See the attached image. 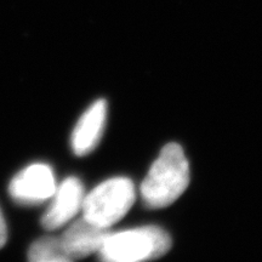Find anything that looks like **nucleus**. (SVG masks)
I'll return each instance as SVG.
<instances>
[{"label": "nucleus", "instance_id": "obj_1", "mask_svg": "<svg viewBox=\"0 0 262 262\" xmlns=\"http://www.w3.org/2000/svg\"><path fill=\"white\" fill-rule=\"evenodd\" d=\"M189 164L178 143H168L160 150L141 183V196L146 206L162 209L178 201L189 185Z\"/></svg>", "mask_w": 262, "mask_h": 262}, {"label": "nucleus", "instance_id": "obj_2", "mask_svg": "<svg viewBox=\"0 0 262 262\" xmlns=\"http://www.w3.org/2000/svg\"><path fill=\"white\" fill-rule=\"evenodd\" d=\"M171 248L169 233L158 226L125 229L108 233L104 238L98 257L108 262H136L158 258Z\"/></svg>", "mask_w": 262, "mask_h": 262}, {"label": "nucleus", "instance_id": "obj_3", "mask_svg": "<svg viewBox=\"0 0 262 262\" xmlns=\"http://www.w3.org/2000/svg\"><path fill=\"white\" fill-rule=\"evenodd\" d=\"M135 186L126 178H113L85 194L81 211L88 221L103 228L120 221L135 202Z\"/></svg>", "mask_w": 262, "mask_h": 262}, {"label": "nucleus", "instance_id": "obj_4", "mask_svg": "<svg viewBox=\"0 0 262 262\" xmlns=\"http://www.w3.org/2000/svg\"><path fill=\"white\" fill-rule=\"evenodd\" d=\"M56 187V180L51 166L35 163L21 170L11 180L9 193L18 204L33 205L52 198Z\"/></svg>", "mask_w": 262, "mask_h": 262}, {"label": "nucleus", "instance_id": "obj_5", "mask_svg": "<svg viewBox=\"0 0 262 262\" xmlns=\"http://www.w3.org/2000/svg\"><path fill=\"white\" fill-rule=\"evenodd\" d=\"M84 186L79 179L67 178L56 187L52 203L41 217V226L47 231H55L71 221L81 210Z\"/></svg>", "mask_w": 262, "mask_h": 262}, {"label": "nucleus", "instance_id": "obj_6", "mask_svg": "<svg viewBox=\"0 0 262 262\" xmlns=\"http://www.w3.org/2000/svg\"><path fill=\"white\" fill-rule=\"evenodd\" d=\"M110 228H103L81 217L58 237L62 251L68 261L78 260L98 253Z\"/></svg>", "mask_w": 262, "mask_h": 262}, {"label": "nucleus", "instance_id": "obj_7", "mask_svg": "<svg viewBox=\"0 0 262 262\" xmlns=\"http://www.w3.org/2000/svg\"><path fill=\"white\" fill-rule=\"evenodd\" d=\"M107 119L106 100L95 101L78 120L71 137V146L75 156H86L96 148L102 137Z\"/></svg>", "mask_w": 262, "mask_h": 262}, {"label": "nucleus", "instance_id": "obj_8", "mask_svg": "<svg viewBox=\"0 0 262 262\" xmlns=\"http://www.w3.org/2000/svg\"><path fill=\"white\" fill-rule=\"evenodd\" d=\"M28 260L32 262H67L58 237H42L31 245Z\"/></svg>", "mask_w": 262, "mask_h": 262}, {"label": "nucleus", "instance_id": "obj_9", "mask_svg": "<svg viewBox=\"0 0 262 262\" xmlns=\"http://www.w3.org/2000/svg\"><path fill=\"white\" fill-rule=\"evenodd\" d=\"M6 241H8V227H6L4 215L0 210V249L4 247Z\"/></svg>", "mask_w": 262, "mask_h": 262}]
</instances>
